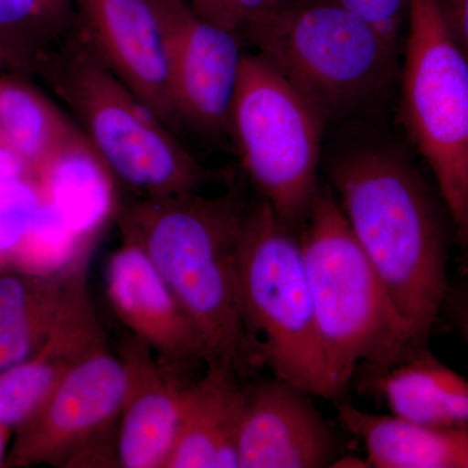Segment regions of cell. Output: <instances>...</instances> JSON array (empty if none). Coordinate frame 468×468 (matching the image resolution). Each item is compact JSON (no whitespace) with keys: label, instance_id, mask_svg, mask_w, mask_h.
Returning a JSON list of instances; mask_svg holds the SVG:
<instances>
[{"label":"cell","instance_id":"6da1fadb","mask_svg":"<svg viewBox=\"0 0 468 468\" xmlns=\"http://www.w3.org/2000/svg\"><path fill=\"white\" fill-rule=\"evenodd\" d=\"M329 177L412 347L421 349L448 295V234L435 196L406 151L384 140L338 150Z\"/></svg>","mask_w":468,"mask_h":468},{"label":"cell","instance_id":"7a4b0ae2","mask_svg":"<svg viewBox=\"0 0 468 468\" xmlns=\"http://www.w3.org/2000/svg\"><path fill=\"white\" fill-rule=\"evenodd\" d=\"M249 203L239 190L138 198L117 215L122 239L146 251L206 350L207 367H257L243 324L239 248Z\"/></svg>","mask_w":468,"mask_h":468},{"label":"cell","instance_id":"3957f363","mask_svg":"<svg viewBox=\"0 0 468 468\" xmlns=\"http://www.w3.org/2000/svg\"><path fill=\"white\" fill-rule=\"evenodd\" d=\"M115 181L140 198L201 192L208 176L162 120L107 68L82 33L37 63Z\"/></svg>","mask_w":468,"mask_h":468},{"label":"cell","instance_id":"277c9868","mask_svg":"<svg viewBox=\"0 0 468 468\" xmlns=\"http://www.w3.org/2000/svg\"><path fill=\"white\" fill-rule=\"evenodd\" d=\"M242 39L325 122L378 107L399 84L401 50L335 0H291Z\"/></svg>","mask_w":468,"mask_h":468},{"label":"cell","instance_id":"5b68a950","mask_svg":"<svg viewBox=\"0 0 468 468\" xmlns=\"http://www.w3.org/2000/svg\"><path fill=\"white\" fill-rule=\"evenodd\" d=\"M302 232L320 340L338 396L359 366L380 374L415 349L331 190L319 189Z\"/></svg>","mask_w":468,"mask_h":468},{"label":"cell","instance_id":"8992f818","mask_svg":"<svg viewBox=\"0 0 468 468\" xmlns=\"http://www.w3.org/2000/svg\"><path fill=\"white\" fill-rule=\"evenodd\" d=\"M243 324L257 367L311 396L337 397L320 340L303 250L266 202L249 206L239 248Z\"/></svg>","mask_w":468,"mask_h":468},{"label":"cell","instance_id":"52a82bcc","mask_svg":"<svg viewBox=\"0 0 468 468\" xmlns=\"http://www.w3.org/2000/svg\"><path fill=\"white\" fill-rule=\"evenodd\" d=\"M325 122L270 63L243 58L228 120V138L243 169L277 218L303 226L319 192Z\"/></svg>","mask_w":468,"mask_h":468},{"label":"cell","instance_id":"ba28073f","mask_svg":"<svg viewBox=\"0 0 468 468\" xmlns=\"http://www.w3.org/2000/svg\"><path fill=\"white\" fill-rule=\"evenodd\" d=\"M399 75L403 124L468 246V60L435 0H410Z\"/></svg>","mask_w":468,"mask_h":468},{"label":"cell","instance_id":"9c48e42d","mask_svg":"<svg viewBox=\"0 0 468 468\" xmlns=\"http://www.w3.org/2000/svg\"><path fill=\"white\" fill-rule=\"evenodd\" d=\"M128 372L109 346L89 356L15 431L7 467L117 466L116 433Z\"/></svg>","mask_w":468,"mask_h":468},{"label":"cell","instance_id":"30bf717a","mask_svg":"<svg viewBox=\"0 0 468 468\" xmlns=\"http://www.w3.org/2000/svg\"><path fill=\"white\" fill-rule=\"evenodd\" d=\"M158 16L169 88L184 128L211 140L228 137L243 39L199 16L187 0H150Z\"/></svg>","mask_w":468,"mask_h":468},{"label":"cell","instance_id":"8fae6325","mask_svg":"<svg viewBox=\"0 0 468 468\" xmlns=\"http://www.w3.org/2000/svg\"><path fill=\"white\" fill-rule=\"evenodd\" d=\"M80 32L95 54L159 120L184 126L169 88L158 16L150 0H73Z\"/></svg>","mask_w":468,"mask_h":468},{"label":"cell","instance_id":"7c38bea8","mask_svg":"<svg viewBox=\"0 0 468 468\" xmlns=\"http://www.w3.org/2000/svg\"><path fill=\"white\" fill-rule=\"evenodd\" d=\"M310 396L276 378L246 389L239 468L332 466L335 436Z\"/></svg>","mask_w":468,"mask_h":468},{"label":"cell","instance_id":"4fadbf2b","mask_svg":"<svg viewBox=\"0 0 468 468\" xmlns=\"http://www.w3.org/2000/svg\"><path fill=\"white\" fill-rule=\"evenodd\" d=\"M106 292L117 319L165 365L177 369L206 363L205 346L189 316L146 251L131 239H122L110 255Z\"/></svg>","mask_w":468,"mask_h":468},{"label":"cell","instance_id":"5bb4252c","mask_svg":"<svg viewBox=\"0 0 468 468\" xmlns=\"http://www.w3.org/2000/svg\"><path fill=\"white\" fill-rule=\"evenodd\" d=\"M128 372V392L116 433L117 467L167 468L186 385L177 369L156 359L131 335L119 350Z\"/></svg>","mask_w":468,"mask_h":468},{"label":"cell","instance_id":"9a60e30c","mask_svg":"<svg viewBox=\"0 0 468 468\" xmlns=\"http://www.w3.org/2000/svg\"><path fill=\"white\" fill-rule=\"evenodd\" d=\"M104 346H109L106 332L85 282L42 346L0 374V424L15 432L80 363Z\"/></svg>","mask_w":468,"mask_h":468},{"label":"cell","instance_id":"2e32d148","mask_svg":"<svg viewBox=\"0 0 468 468\" xmlns=\"http://www.w3.org/2000/svg\"><path fill=\"white\" fill-rule=\"evenodd\" d=\"M89 251L55 272L0 270V374L33 356L88 282Z\"/></svg>","mask_w":468,"mask_h":468},{"label":"cell","instance_id":"e0dca14e","mask_svg":"<svg viewBox=\"0 0 468 468\" xmlns=\"http://www.w3.org/2000/svg\"><path fill=\"white\" fill-rule=\"evenodd\" d=\"M239 378L229 368L207 367L205 377L186 385L167 468H239L246 389Z\"/></svg>","mask_w":468,"mask_h":468},{"label":"cell","instance_id":"ac0fdd59","mask_svg":"<svg viewBox=\"0 0 468 468\" xmlns=\"http://www.w3.org/2000/svg\"><path fill=\"white\" fill-rule=\"evenodd\" d=\"M341 423L358 437L377 468H468V431L412 423L351 405L338 408Z\"/></svg>","mask_w":468,"mask_h":468},{"label":"cell","instance_id":"d6986e66","mask_svg":"<svg viewBox=\"0 0 468 468\" xmlns=\"http://www.w3.org/2000/svg\"><path fill=\"white\" fill-rule=\"evenodd\" d=\"M378 389L394 417L424 426L468 431L467 378L423 347L381 371Z\"/></svg>","mask_w":468,"mask_h":468},{"label":"cell","instance_id":"ffe728a7","mask_svg":"<svg viewBox=\"0 0 468 468\" xmlns=\"http://www.w3.org/2000/svg\"><path fill=\"white\" fill-rule=\"evenodd\" d=\"M27 76L0 75V132L37 181L43 169L84 133Z\"/></svg>","mask_w":468,"mask_h":468},{"label":"cell","instance_id":"44dd1931","mask_svg":"<svg viewBox=\"0 0 468 468\" xmlns=\"http://www.w3.org/2000/svg\"><path fill=\"white\" fill-rule=\"evenodd\" d=\"M37 183L43 199L89 245L115 212V178L85 135L58 154Z\"/></svg>","mask_w":468,"mask_h":468},{"label":"cell","instance_id":"7402d4cb","mask_svg":"<svg viewBox=\"0 0 468 468\" xmlns=\"http://www.w3.org/2000/svg\"><path fill=\"white\" fill-rule=\"evenodd\" d=\"M77 32L73 0H0V41L30 75L43 57Z\"/></svg>","mask_w":468,"mask_h":468},{"label":"cell","instance_id":"603a6c76","mask_svg":"<svg viewBox=\"0 0 468 468\" xmlns=\"http://www.w3.org/2000/svg\"><path fill=\"white\" fill-rule=\"evenodd\" d=\"M88 246L43 199L29 230L9 252L8 266L34 273L55 272L88 251Z\"/></svg>","mask_w":468,"mask_h":468},{"label":"cell","instance_id":"cb8c5ba5","mask_svg":"<svg viewBox=\"0 0 468 468\" xmlns=\"http://www.w3.org/2000/svg\"><path fill=\"white\" fill-rule=\"evenodd\" d=\"M42 202L41 187L33 178L0 180V255L5 260L29 230Z\"/></svg>","mask_w":468,"mask_h":468},{"label":"cell","instance_id":"d4e9b609","mask_svg":"<svg viewBox=\"0 0 468 468\" xmlns=\"http://www.w3.org/2000/svg\"><path fill=\"white\" fill-rule=\"evenodd\" d=\"M199 16L239 34L272 16L291 0H187Z\"/></svg>","mask_w":468,"mask_h":468},{"label":"cell","instance_id":"484cf974","mask_svg":"<svg viewBox=\"0 0 468 468\" xmlns=\"http://www.w3.org/2000/svg\"><path fill=\"white\" fill-rule=\"evenodd\" d=\"M365 18L402 51L408 27L410 0H335Z\"/></svg>","mask_w":468,"mask_h":468},{"label":"cell","instance_id":"4316f807","mask_svg":"<svg viewBox=\"0 0 468 468\" xmlns=\"http://www.w3.org/2000/svg\"><path fill=\"white\" fill-rule=\"evenodd\" d=\"M446 29L468 60V0H435Z\"/></svg>","mask_w":468,"mask_h":468},{"label":"cell","instance_id":"83f0119b","mask_svg":"<svg viewBox=\"0 0 468 468\" xmlns=\"http://www.w3.org/2000/svg\"><path fill=\"white\" fill-rule=\"evenodd\" d=\"M32 177L27 165L21 162L16 153L9 147L0 132V180L5 178ZM34 180V178H33Z\"/></svg>","mask_w":468,"mask_h":468},{"label":"cell","instance_id":"f1b7e54d","mask_svg":"<svg viewBox=\"0 0 468 468\" xmlns=\"http://www.w3.org/2000/svg\"><path fill=\"white\" fill-rule=\"evenodd\" d=\"M452 316L468 345V291L457 292L452 298Z\"/></svg>","mask_w":468,"mask_h":468},{"label":"cell","instance_id":"f546056e","mask_svg":"<svg viewBox=\"0 0 468 468\" xmlns=\"http://www.w3.org/2000/svg\"><path fill=\"white\" fill-rule=\"evenodd\" d=\"M20 72L30 75L26 64L14 54L7 46L0 41V75L5 73Z\"/></svg>","mask_w":468,"mask_h":468},{"label":"cell","instance_id":"4dcf8cb0","mask_svg":"<svg viewBox=\"0 0 468 468\" xmlns=\"http://www.w3.org/2000/svg\"><path fill=\"white\" fill-rule=\"evenodd\" d=\"M331 467L335 468H369L372 467L368 460L354 457V455H345V457L335 458Z\"/></svg>","mask_w":468,"mask_h":468},{"label":"cell","instance_id":"1f68e13d","mask_svg":"<svg viewBox=\"0 0 468 468\" xmlns=\"http://www.w3.org/2000/svg\"><path fill=\"white\" fill-rule=\"evenodd\" d=\"M12 431L0 424V467L7 466V457L9 446V440H11Z\"/></svg>","mask_w":468,"mask_h":468},{"label":"cell","instance_id":"d6a6232c","mask_svg":"<svg viewBox=\"0 0 468 468\" xmlns=\"http://www.w3.org/2000/svg\"><path fill=\"white\" fill-rule=\"evenodd\" d=\"M7 264H8L7 260H5V257H2V255H0V270H2V268H5V266H7Z\"/></svg>","mask_w":468,"mask_h":468}]
</instances>
